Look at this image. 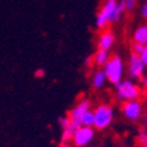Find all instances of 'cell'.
Wrapping results in <instances>:
<instances>
[{"label": "cell", "mask_w": 147, "mask_h": 147, "mask_svg": "<svg viewBox=\"0 0 147 147\" xmlns=\"http://www.w3.org/2000/svg\"><path fill=\"white\" fill-rule=\"evenodd\" d=\"M139 57H141V59L143 61L144 66H146V68H147V46L143 47V50H142V53L139 54Z\"/></svg>", "instance_id": "d6986e66"}, {"label": "cell", "mask_w": 147, "mask_h": 147, "mask_svg": "<svg viewBox=\"0 0 147 147\" xmlns=\"http://www.w3.org/2000/svg\"><path fill=\"white\" fill-rule=\"evenodd\" d=\"M147 72V68L144 66L143 61L141 59L139 54L130 53L127 61H126V75L133 80H139L144 74Z\"/></svg>", "instance_id": "8992f818"}, {"label": "cell", "mask_w": 147, "mask_h": 147, "mask_svg": "<svg viewBox=\"0 0 147 147\" xmlns=\"http://www.w3.org/2000/svg\"><path fill=\"white\" fill-rule=\"evenodd\" d=\"M139 16L142 17V20H144V21L147 22V0L141 5V8H139Z\"/></svg>", "instance_id": "e0dca14e"}, {"label": "cell", "mask_w": 147, "mask_h": 147, "mask_svg": "<svg viewBox=\"0 0 147 147\" xmlns=\"http://www.w3.org/2000/svg\"><path fill=\"white\" fill-rule=\"evenodd\" d=\"M102 71L108 78V83L112 86H116L119 82L125 79L126 75V63L122 57L118 54H110V58L104 64Z\"/></svg>", "instance_id": "277c9868"}, {"label": "cell", "mask_w": 147, "mask_h": 147, "mask_svg": "<svg viewBox=\"0 0 147 147\" xmlns=\"http://www.w3.org/2000/svg\"><path fill=\"white\" fill-rule=\"evenodd\" d=\"M138 83H139V86H141L143 89H144V88H147V72L144 74V75L141 78V79L138 80Z\"/></svg>", "instance_id": "ffe728a7"}, {"label": "cell", "mask_w": 147, "mask_h": 147, "mask_svg": "<svg viewBox=\"0 0 147 147\" xmlns=\"http://www.w3.org/2000/svg\"><path fill=\"white\" fill-rule=\"evenodd\" d=\"M141 122H142V127L147 130V110L144 112V116H143V118H142Z\"/></svg>", "instance_id": "7402d4cb"}, {"label": "cell", "mask_w": 147, "mask_h": 147, "mask_svg": "<svg viewBox=\"0 0 147 147\" xmlns=\"http://www.w3.org/2000/svg\"><path fill=\"white\" fill-rule=\"evenodd\" d=\"M78 123H79V126H88V127H93V112H92V109L83 114V116L79 118V122Z\"/></svg>", "instance_id": "5bb4252c"}, {"label": "cell", "mask_w": 147, "mask_h": 147, "mask_svg": "<svg viewBox=\"0 0 147 147\" xmlns=\"http://www.w3.org/2000/svg\"><path fill=\"white\" fill-rule=\"evenodd\" d=\"M87 147H97V146H93V144H89V146H87Z\"/></svg>", "instance_id": "d4e9b609"}, {"label": "cell", "mask_w": 147, "mask_h": 147, "mask_svg": "<svg viewBox=\"0 0 147 147\" xmlns=\"http://www.w3.org/2000/svg\"><path fill=\"white\" fill-rule=\"evenodd\" d=\"M59 147H74V146H72V143H61Z\"/></svg>", "instance_id": "cb8c5ba5"}, {"label": "cell", "mask_w": 147, "mask_h": 147, "mask_svg": "<svg viewBox=\"0 0 147 147\" xmlns=\"http://www.w3.org/2000/svg\"><path fill=\"white\" fill-rule=\"evenodd\" d=\"M142 97H143L144 102H147V88L143 89V92H142Z\"/></svg>", "instance_id": "603a6c76"}, {"label": "cell", "mask_w": 147, "mask_h": 147, "mask_svg": "<svg viewBox=\"0 0 147 147\" xmlns=\"http://www.w3.org/2000/svg\"><path fill=\"white\" fill-rule=\"evenodd\" d=\"M34 75H36V78H43V76H45V70H42V68H38V70H36Z\"/></svg>", "instance_id": "44dd1931"}, {"label": "cell", "mask_w": 147, "mask_h": 147, "mask_svg": "<svg viewBox=\"0 0 147 147\" xmlns=\"http://www.w3.org/2000/svg\"><path fill=\"white\" fill-rule=\"evenodd\" d=\"M137 0H123V4H125V11L126 12H133L135 8H137Z\"/></svg>", "instance_id": "2e32d148"}, {"label": "cell", "mask_w": 147, "mask_h": 147, "mask_svg": "<svg viewBox=\"0 0 147 147\" xmlns=\"http://www.w3.org/2000/svg\"><path fill=\"white\" fill-rule=\"evenodd\" d=\"M125 13L123 0H105L96 15L95 25L98 30L108 29L109 25L118 22Z\"/></svg>", "instance_id": "6da1fadb"}, {"label": "cell", "mask_w": 147, "mask_h": 147, "mask_svg": "<svg viewBox=\"0 0 147 147\" xmlns=\"http://www.w3.org/2000/svg\"><path fill=\"white\" fill-rule=\"evenodd\" d=\"M96 130L88 126H79L76 131L74 133V137L71 139V143L74 147H87L92 144V142L96 138Z\"/></svg>", "instance_id": "52a82bcc"}, {"label": "cell", "mask_w": 147, "mask_h": 147, "mask_svg": "<svg viewBox=\"0 0 147 147\" xmlns=\"http://www.w3.org/2000/svg\"><path fill=\"white\" fill-rule=\"evenodd\" d=\"M131 41L142 46H147V22L139 24L131 34Z\"/></svg>", "instance_id": "7c38bea8"}, {"label": "cell", "mask_w": 147, "mask_h": 147, "mask_svg": "<svg viewBox=\"0 0 147 147\" xmlns=\"http://www.w3.org/2000/svg\"><path fill=\"white\" fill-rule=\"evenodd\" d=\"M92 108H93V105H92V101L89 100L87 96H82V97H79L76 100V102L72 105V108L68 110L67 116L70 117L71 119H72L74 122L78 123V122H79V118H80V117L86 113V112L91 110ZM78 125H79V123H78Z\"/></svg>", "instance_id": "ba28073f"}, {"label": "cell", "mask_w": 147, "mask_h": 147, "mask_svg": "<svg viewBox=\"0 0 147 147\" xmlns=\"http://www.w3.org/2000/svg\"><path fill=\"white\" fill-rule=\"evenodd\" d=\"M59 127H61V143H71V139L74 137V133L79 127L76 122H74L68 116L61 117L58 119Z\"/></svg>", "instance_id": "9c48e42d"}, {"label": "cell", "mask_w": 147, "mask_h": 147, "mask_svg": "<svg viewBox=\"0 0 147 147\" xmlns=\"http://www.w3.org/2000/svg\"><path fill=\"white\" fill-rule=\"evenodd\" d=\"M110 58V51H105V50H96L95 54L91 57L92 59V66H95L96 68H102L104 64Z\"/></svg>", "instance_id": "4fadbf2b"}, {"label": "cell", "mask_w": 147, "mask_h": 147, "mask_svg": "<svg viewBox=\"0 0 147 147\" xmlns=\"http://www.w3.org/2000/svg\"><path fill=\"white\" fill-rule=\"evenodd\" d=\"M119 110H121L123 119H126V121L131 123H137L142 121L144 112H146V108H144L143 101L141 98H138V100H130L126 101V102H122Z\"/></svg>", "instance_id": "5b68a950"}, {"label": "cell", "mask_w": 147, "mask_h": 147, "mask_svg": "<svg viewBox=\"0 0 147 147\" xmlns=\"http://www.w3.org/2000/svg\"><path fill=\"white\" fill-rule=\"evenodd\" d=\"M89 83H91V88L93 91H102L108 84V78L102 68H95L92 71L91 76H89Z\"/></svg>", "instance_id": "8fae6325"}, {"label": "cell", "mask_w": 147, "mask_h": 147, "mask_svg": "<svg viewBox=\"0 0 147 147\" xmlns=\"http://www.w3.org/2000/svg\"><path fill=\"white\" fill-rule=\"evenodd\" d=\"M143 88L139 86L138 80L125 78L122 82L114 86V98L118 102H126L130 100H138L142 97Z\"/></svg>", "instance_id": "3957f363"}, {"label": "cell", "mask_w": 147, "mask_h": 147, "mask_svg": "<svg viewBox=\"0 0 147 147\" xmlns=\"http://www.w3.org/2000/svg\"><path fill=\"white\" fill-rule=\"evenodd\" d=\"M93 112V129L96 131H105L112 126L116 117L114 107L108 101L98 102L92 108Z\"/></svg>", "instance_id": "7a4b0ae2"}, {"label": "cell", "mask_w": 147, "mask_h": 147, "mask_svg": "<svg viewBox=\"0 0 147 147\" xmlns=\"http://www.w3.org/2000/svg\"><path fill=\"white\" fill-rule=\"evenodd\" d=\"M117 41L116 33L110 29H104V30H100L97 36V40H96V47L98 50H105V51H110V50L114 47Z\"/></svg>", "instance_id": "30bf717a"}, {"label": "cell", "mask_w": 147, "mask_h": 147, "mask_svg": "<svg viewBox=\"0 0 147 147\" xmlns=\"http://www.w3.org/2000/svg\"><path fill=\"white\" fill-rule=\"evenodd\" d=\"M137 144L138 147H147V130L139 129L137 133Z\"/></svg>", "instance_id": "9a60e30c"}, {"label": "cell", "mask_w": 147, "mask_h": 147, "mask_svg": "<svg viewBox=\"0 0 147 147\" xmlns=\"http://www.w3.org/2000/svg\"><path fill=\"white\" fill-rule=\"evenodd\" d=\"M131 53H135V54H141L142 53V50H143V47L144 46H142V45H139V43H135V42H131Z\"/></svg>", "instance_id": "ac0fdd59"}]
</instances>
